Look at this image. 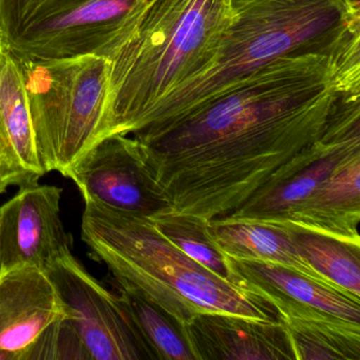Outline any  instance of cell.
I'll list each match as a JSON object with an SVG mask.
<instances>
[{"mask_svg":"<svg viewBox=\"0 0 360 360\" xmlns=\"http://www.w3.org/2000/svg\"><path fill=\"white\" fill-rule=\"evenodd\" d=\"M319 56L280 58L201 105L148 142L143 169L172 214L207 225L360 139V103Z\"/></svg>","mask_w":360,"mask_h":360,"instance_id":"cell-1","label":"cell"},{"mask_svg":"<svg viewBox=\"0 0 360 360\" xmlns=\"http://www.w3.org/2000/svg\"><path fill=\"white\" fill-rule=\"evenodd\" d=\"M63 189L29 185L0 206L1 273L20 266L46 269L72 252L62 219Z\"/></svg>","mask_w":360,"mask_h":360,"instance_id":"cell-8","label":"cell"},{"mask_svg":"<svg viewBox=\"0 0 360 360\" xmlns=\"http://www.w3.org/2000/svg\"><path fill=\"white\" fill-rule=\"evenodd\" d=\"M90 360L153 359L117 292L88 271L72 252L47 269Z\"/></svg>","mask_w":360,"mask_h":360,"instance_id":"cell-7","label":"cell"},{"mask_svg":"<svg viewBox=\"0 0 360 360\" xmlns=\"http://www.w3.org/2000/svg\"><path fill=\"white\" fill-rule=\"evenodd\" d=\"M303 56L330 58L360 85L359 0H233L214 65L164 98L132 138L148 142L255 71Z\"/></svg>","mask_w":360,"mask_h":360,"instance_id":"cell-2","label":"cell"},{"mask_svg":"<svg viewBox=\"0 0 360 360\" xmlns=\"http://www.w3.org/2000/svg\"><path fill=\"white\" fill-rule=\"evenodd\" d=\"M0 275H1V267H0Z\"/></svg>","mask_w":360,"mask_h":360,"instance_id":"cell-22","label":"cell"},{"mask_svg":"<svg viewBox=\"0 0 360 360\" xmlns=\"http://www.w3.org/2000/svg\"><path fill=\"white\" fill-rule=\"evenodd\" d=\"M88 359L81 338L69 318L64 317L50 324L32 347L24 360Z\"/></svg>","mask_w":360,"mask_h":360,"instance_id":"cell-21","label":"cell"},{"mask_svg":"<svg viewBox=\"0 0 360 360\" xmlns=\"http://www.w3.org/2000/svg\"><path fill=\"white\" fill-rule=\"evenodd\" d=\"M84 201L124 214L151 219L167 210L153 191L130 136L105 139L65 174Z\"/></svg>","mask_w":360,"mask_h":360,"instance_id":"cell-9","label":"cell"},{"mask_svg":"<svg viewBox=\"0 0 360 360\" xmlns=\"http://www.w3.org/2000/svg\"><path fill=\"white\" fill-rule=\"evenodd\" d=\"M149 220L153 221L161 233L183 254L214 275L237 283L231 276L224 257L216 250L206 236L205 225L191 222L167 210L155 214Z\"/></svg>","mask_w":360,"mask_h":360,"instance_id":"cell-20","label":"cell"},{"mask_svg":"<svg viewBox=\"0 0 360 360\" xmlns=\"http://www.w3.org/2000/svg\"><path fill=\"white\" fill-rule=\"evenodd\" d=\"M205 233L223 256L279 265L320 285L342 292L307 262L288 231L256 223L237 222L205 225Z\"/></svg>","mask_w":360,"mask_h":360,"instance_id":"cell-15","label":"cell"},{"mask_svg":"<svg viewBox=\"0 0 360 360\" xmlns=\"http://www.w3.org/2000/svg\"><path fill=\"white\" fill-rule=\"evenodd\" d=\"M299 252L343 294L360 301V248L305 231H288Z\"/></svg>","mask_w":360,"mask_h":360,"instance_id":"cell-19","label":"cell"},{"mask_svg":"<svg viewBox=\"0 0 360 360\" xmlns=\"http://www.w3.org/2000/svg\"><path fill=\"white\" fill-rule=\"evenodd\" d=\"M16 63L39 159L47 174L58 172L64 176L107 138L110 60L83 56Z\"/></svg>","mask_w":360,"mask_h":360,"instance_id":"cell-5","label":"cell"},{"mask_svg":"<svg viewBox=\"0 0 360 360\" xmlns=\"http://www.w3.org/2000/svg\"><path fill=\"white\" fill-rule=\"evenodd\" d=\"M195 360L295 359L290 339L277 321L220 313L197 314L181 328Z\"/></svg>","mask_w":360,"mask_h":360,"instance_id":"cell-11","label":"cell"},{"mask_svg":"<svg viewBox=\"0 0 360 360\" xmlns=\"http://www.w3.org/2000/svg\"><path fill=\"white\" fill-rule=\"evenodd\" d=\"M115 292L153 359L195 360L179 326L161 309L119 284Z\"/></svg>","mask_w":360,"mask_h":360,"instance_id":"cell-18","label":"cell"},{"mask_svg":"<svg viewBox=\"0 0 360 360\" xmlns=\"http://www.w3.org/2000/svg\"><path fill=\"white\" fill-rule=\"evenodd\" d=\"M243 288L276 309L295 360H359L360 323L347 321L252 284Z\"/></svg>","mask_w":360,"mask_h":360,"instance_id":"cell-13","label":"cell"},{"mask_svg":"<svg viewBox=\"0 0 360 360\" xmlns=\"http://www.w3.org/2000/svg\"><path fill=\"white\" fill-rule=\"evenodd\" d=\"M233 280L283 295L347 321L360 323V301L320 285L317 282L279 265L259 261L237 260L223 256Z\"/></svg>","mask_w":360,"mask_h":360,"instance_id":"cell-16","label":"cell"},{"mask_svg":"<svg viewBox=\"0 0 360 360\" xmlns=\"http://www.w3.org/2000/svg\"><path fill=\"white\" fill-rule=\"evenodd\" d=\"M66 309L47 271L20 266L0 275V360H24L28 349Z\"/></svg>","mask_w":360,"mask_h":360,"instance_id":"cell-10","label":"cell"},{"mask_svg":"<svg viewBox=\"0 0 360 360\" xmlns=\"http://www.w3.org/2000/svg\"><path fill=\"white\" fill-rule=\"evenodd\" d=\"M81 229L84 243L117 284L144 297L180 330L200 313L278 320L264 299L183 254L149 219L85 202Z\"/></svg>","mask_w":360,"mask_h":360,"instance_id":"cell-4","label":"cell"},{"mask_svg":"<svg viewBox=\"0 0 360 360\" xmlns=\"http://www.w3.org/2000/svg\"><path fill=\"white\" fill-rule=\"evenodd\" d=\"M359 223L360 155H357L333 172L290 214L267 226L317 233L360 248Z\"/></svg>","mask_w":360,"mask_h":360,"instance_id":"cell-14","label":"cell"},{"mask_svg":"<svg viewBox=\"0 0 360 360\" xmlns=\"http://www.w3.org/2000/svg\"><path fill=\"white\" fill-rule=\"evenodd\" d=\"M46 174L20 67L0 48V195L9 187L37 184Z\"/></svg>","mask_w":360,"mask_h":360,"instance_id":"cell-12","label":"cell"},{"mask_svg":"<svg viewBox=\"0 0 360 360\" xmlns=\"http://www.w3.org/2000/svg\"><path fill=\"white\" fill-rule=\"evenodd\" d=\"M357 155H360V139L351 141L334 153L314 162L282 182L269 195L210 224L237 222L256 223L265 226L273 224L290 214L333 172Z\"/></svg>","mask_w":360,"mask_h":360,"instance_id":"cell-17","label":"cell"},{"mask_svg":"<svg viewBox=\"0 0 360 360\" xmlns=\"http://www.w3.org/2000/svg\"><path fill=\"white\" fill-rule=\"evenodd\" d=\"M233 0H149L110 60L107 138L131 136L172 92L214 65Z\"/></svg>","mask_w":360,"mask_h":360,"instance_id":"cell-3","label":"cell"},{"mask_svg":"<svg viewBox=\"0 0 360 360\" xmlns=\"http://www.w3.org/2000/svg\"><path fill=\"white\" fill-rule=\"evenodd\" d=\"M149 0H0V48L16 60H110Z\"/></svg>","mask_w":360,"mask_h":360,"instance_id":"cell-6","label":"cell"}]
</instances>
